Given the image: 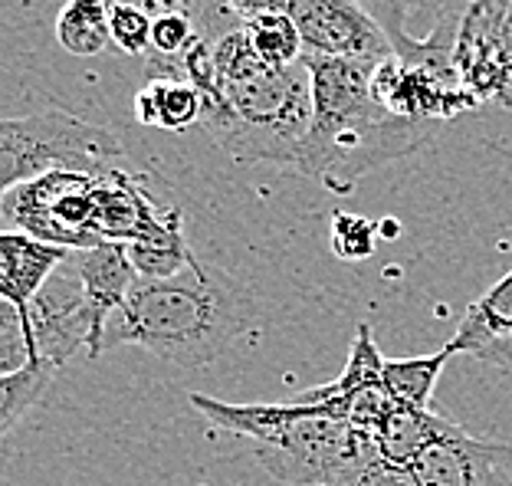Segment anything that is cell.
Returning <instances> with one entry per match:
<instances>
[{"instance_id": "obj_1", "label": "cell", "mask_w": 512, "mask_h": 486, "mask_svg": "<svg viewBox=\"0 0 512 486\" xmlns=\"http://www.w3.org/2000/svg\"><path fill=\"white\" fill-rule=\"evenodd\" d=\"M312 76V129L293 171L332 194H352L368 171L421 152L437 122L407 119L381 106L371 86L375 66L306 56Z\"/></svg>"}, {"instance_id": "obj_2", "label": "cell", "mask_w": 512, "mask_h": 486, "mask_svg": "<svg viewBox=\"0 0 512 486\" xmlns=\"http://www.w3.org/2000/svg\"><path fill=\"white\" fill-rule=\"evenodd\" d=\"M253 322V299L227 273L194 260L168 280H138L109 322L102 352L138 345L178 368H204Z\"/></svg>"}, {"instance_id": "obj_3", "label": "cell", "mask_w": 512, "mask_h": 486, "mask_svg": "<svg viewBox=\"0 0 512 486\" xmlns=\"http://www.w3.org/2000/svg\"><path fill=\"white\" fill-rule=\"evenodd\" d=\"M181 60L184 79H191L204 99L201 125L230 158L240 165H296L312 129V76L306 60L289 69L263 66L234 86H217L214 43L204 33Z\"/></svg>"}, {"instance_id": "obj_4", "label": "cell", "mask_w": 512, "mask_h": 486, "mask_svg": "<svg viewBox=\"0 0 512 486\" xmlns=\"http://www.w3.org/2000/svg\"><path fill=\"white\" fill-rule=\"evenodd\" d=\"M191 408L220 431L250 441L263 470L289 486H325L375 450L371 434L358 431L322 404L266 401L230 404L194 391Z\"/></svg>"}, {"instance_id": "obj_5", "label": "cell", "mask_w": 512, "mask_h": 486, "mask_svg": "<svg viewBox=\"0 0 512 486\" xmlns=\"http://www.w3.org/2000/svg\"><path fill=\"white\" fill-rule=\"evenodd\" d=\"M122 155L119 135L69 112L7 115L0 122V191L7 194L50 171L102 175Z\"/></svg>"}, {"instance_id": "obj_6", "label": "cell", "mask_w": 512, "mask_h": 486, "mask_svg": "<svg viewBox=\"0 0 512 486\" xmlns=\"http://www.w3.org/2000/svg\"><path fill=\"white\" fill-rule=\"evenodd\" d=\"M99 175L86 171H50L37 181L4 194V214L23 234L66 250H92L102 237L96 230Z\"/></svg>"}, {"instance_id": "obj_7", "label": "cell", "mask_w": 512, "mask_h": 486, "mask_svg": "<svg viewBox=\"0 0 512 486\" xmlns=\"http://www.w3.org/2000/svg\"><path fill=\"white\" fill-rule=\"evenodd\" d=\"M27 322L37 358L63 368L79 349H86L92 358L99 355V326L96 312L86 296L83 280L69 266V260L56 270V276L40 289L27 312H20Z\"/></svg>"}, {"instance_id": "obj_8", "label": "cell", "mask_w": 512, "mask_h": 486, "mask_svg": "<svg viewBox=\"0 0 512 486\" xmlns=\"http://www.w3.org/2000/svg\"><path fill=\"white\" fill-rule=\"evenodd\" d=\"M306 56L319 60H355L381 66L394 56V43L365 7V0H299L293 10Z\"/></svg>"}, {"instance_id": "obj_9", "label": "cell", "mask_w": 512, "mask_h": 486, "mask_svg": "<svg viewBox=\"0 0 512 486\" xmlns=\"http://www.w3.org/2000/svg\"><path fill=\"white\" fill-rule=\"evenodd\" d=\"M299 401L322 404L332 414H339L342 421L365 434H375V427L388 418V411L398 404L391 395V388L384 385V358L375 345L371 326H358L355 339L348 345V362L342 375L329 381V385L302 391Z\"/></svg>"}, {"instance_id": "obj_10", "label": "cell", "mask_w": 512, "mask_h": 486, "mask_svg": "<svg viewBox=\"0 0 512 486\" xmlns=\"http://www.w3.org/2000/svg\"><path fill=\"white\" fill-rule=\"evenodd\" d=\"M421 486H512V450L453 427L411 464Z\"/></svg>"}, {"instance_id": "obj_11", "label": "cell", "mask_w": 512, "mask_h": 486, "mask_svg": "<svg viewBox=\"0 0 512 486\" xmlns=\"http://www.w3.org/2000/svg\"><path fill=\"white\" fill-rule=\"evenodd\" d=\"M69 266H73L76 276L83 280L92 312H96L99 355H102L109 322L125 309L128 296H132V289L142 276H138L132 257H128V243H115V240L99 243V247H92V250H73L69 253Z\"/></svg>"}, {"instance_id": "obj_12", "label": "cell", "mask_w": 512, "mask_h": 486, "mask_svg": "<svg viewBox=\"0 0 512 486\" xmlns=\"http://www.w3.org/2000/svg\"><path fill=\"white\" fill-rule=\"evenodd\" d=\"M66 247L37 240L23 230H7L0 234V296L4 303L27 312L40 289L56 276V270L69 260Z\"/></svg>"}, {"instance_id": "obj_13", "label": "cell", "mask_w": 512, "mask_h": 486, "mask_svg": "<svg viewBox=\"0 0 512 486\" xmlns=\"http://www.w3.org/2000/svg\"><path fill=\"white\" fill-rule=\"evenodd\" d=\"M453 421H447L444 414L437 411H424V408H411V404H394L388 411L371 441H375L378 454L391 464H401V467H411L417 457L424 454L427 447H434L440 437H447L453 431Z\"/></svg>"}, {"instance_id": "obj_14", "label": "cell", "mask_w": 512, "mask_h": 486, "mask_svg": "<svg viewBox=\"0 0 512 486\" xmlns=\"http://www.w3.org/2000/svg\"><path fill=\"white\" fill-rule=\"evenodd\" d=\"M512 339V270L496 280L480 299H473L463 312L457 335L447 342L453 355H480L496 342Z\"/></svg>"}, {"instance_id": "obj_15", "label": "cell", "mask_w": 512, "mask_h": 486, "mask_svg": "<svg viewBox=\"0 0 512 486\" xmlns=\"http://www.w3.org/2000/svg\"><path fill=\"white\" fill-rule=\"evenodd\" d=\"M132 112L142 125L165 132H184L204 119V99L191 79L161 76L132 96Z\"/></svg>"}, {"instance_id": "obj_16", "label": "cell", "mask_w": 512, "mask_h": 486, "mask_svg": "<svg viewBox=\"0 0 512 486\" xmlns=\"http://www.w3.org/2000/svg\"><path fill=\"white\" fill-rule=\"evenodd\" d=\"M473 0H375L371 10L384 23L388 37L427 40L437 30H460V20Z\"/></svg>"}, {"instance_id": "obj_17", "label": "cell", "mask_w": 512, "mask_h": 486, "mask_svg": "<svg viewBox=\"0 0 512 486\" xmlns=\"http://www.w3.org/2000/svg\"><path fill=\"white\" fill-rule=\"evenodd\" d=\"M119 0H66L56 14V43L73 56H99L112 43L109 20Z\"/></svg>"}, {"instance_id": "obj_18", "label": "cell", "mask_w": 512, "mask_h": 486, "mask_svg": "<svg viewBox=\"0 0 512 486\" xmlns=\"http://www.w3.org/2000/svg\"><path fill=\"white\" fill-rule=\"evenodd\" d=\"M453 358V349L444 345L434 355H417V358H384V385L391 388V395L401 404L411 408L434 411V388L440 381V372Z\"/></svg>"}, {"instance_id": "obj_19", "label": "cell", "mask_w": 512, "mask_h": 486, "mask_svg": "<svg viewBox=\"0 0 512 486\" xmlns=\"http://www.w3.org/2000/svg\"><path fill=\"white\" fill-rule=\"evenodd\" d=\"M240 27L247 30L256 56H260L266 66L289 69L306 60V46H302L293 14H260L250 20H240Z\"/></svg>"}, {"instance_id": "obj_20", "label": "cell", "mask_w": 512, "mask_h": 486, "mask_svg": "<svg viewBox=\"0 0 512 486\" xmlns=\"http://www.w3.org/2000/svg\"><path fill=\"white\" fill-rule=\"evenodd\" d=\"M60 375V368L50 362H30L20 372L0 375V434H14L20 418H27V411L43 398V391L53 385V378Z\"/></svg>"}, {"instance_id": "obj_21", "label": "cell", "mask_w": 512, "mask_h": 486, "mask_svg": "<svg viewBox=\"0 0 512 486\" xmlns=\"http://www.w3.org/2000/svg\"><path fill=\"white\" fill-rule=\"evenodd\" d=\"M151 27H155V17L148 14L145 4L119 0V4L112 7L109 33H112V43L119 46L125 56H145L151 50Z\"/></svg>"}, {"instance_id": "obj_22", "label": "cell", "mask_w": 512, "mask_h": 486, "mask_svg": "<svg viewBox=\"0 0 512 486\" xmlns=\"http://www.w3.org/2000/svg\"><path fill=\"white\" fill-rule=\"evenodd\" d=\"M30 362H40V358L33 349L27 322H23L17 306L4 303V312H0V375L20 372Z\"/></svg>"}, {"instance_id": "obj_23", "label": "cell", "mask_w": 512, "mask_h": 486, "mask_svg": "<svg viewBox=\"0 0 512 486\" xmlns=\"http://www.w3.org/2000/svg\"><path fill=\"white\" fill-rule=\"evenodd\" d=\"M325 486H421V483H417L411 467L391 464V460H384L375 447L368 457H362L355 467H348L342 477H335Z\"/></svg>"}, {"instance_id": "obj_24", "label": "cell", "mask_w": 512, "mask_h": 486, "mask_svg": "<svg viewBox=\"0 0 512 486\" xmlns=\"http://www.w3.org/2000/svg\"><path fill=\"white\" fill-rule=\"evenodd\" d=\"M332 250L342 260H368L375 253V224L355 214L332 217Z\"/></svg>"}, {"instance_id": "obj_25", "label": "cell", "mask_w": 512, "mask_h": 486, "mask_svg": "<svg viewBox=\"0 0 512 486\" xmlns=\"http://www.w3.org/2000/svg\"><path fill=\"white\" fill-rule=\"evenodd\" d=\"M201 40L194 27V17L188 14H155V27H151V50L161 56H184L191 46Z\"/></svg>"}, {"instance_id": "obj_26", "label": "cell", "mask_w": 512, "mask_h": 486, "mask_svg": "<svg viewBox=\"0 0 512 486\" xmlns=\"http://www.w3.org/2000/svg\"><path fill=\"white\" fill-rule=\"evenodd\" d=\"M237 20H250L260 14H293L299 0H220Z\"/></svg>"}, {"instance_id": "obj_27", "label": "cell", "mask_w": 512, "mask_h": 486, "mask_svg": "<svg viewBox=\"0 0 512 486\" xmlns=\"http://www.w3.org/2000/svg\"><path fill=\"white\" fill-rule=\"evenodd\" d=\"M499 56H503V79H506V99L503 106H512V10L503 27V43H499Z\"/></svg>"}, {"instance_id": "obj_28", "label": "cell", "mask_w": 512, "mask_h": 486, "mask_svg": "<svg viewBox=\"0 0 512 486\" xmlns=\"http://www.w3.org/2000/svg\"><path fill=\"white\" fill-rule=\"evenodd\" d=\"M480 362H486V365H493V368H499V372H506V375H512V339H506V342H496V345H490V349H483L480 355Z\"/></svg>"}, {"instance_id": "obj_29", "label": "cell", "mask_w": 512, "mask_h": 486, "mask_svg": "<svg viewBox=\"0 0 512 486\" xmlns=\"http://www.w3.org/2000/svg\"><path fill=\"white\" fill-rule=\"evenodd\" d=\"M148 10H155V14H188L197 7V0H145Z\"/></svg>"}, {"instance_id": "obj_30", "label": "cell", "mask_w": 512, "mask_h": 486, "mask_svg": "<svg viewBox=\"0 0 512 486\" xmlns=\"http://www.w3.org/2000/svg\"><path fill=\"white\" fill-rule=\"evenodd\" d=\"M371 4H375V0H371Z\"/></svg>"}]
</instances>
